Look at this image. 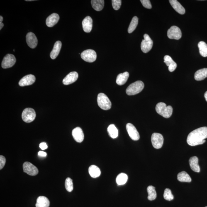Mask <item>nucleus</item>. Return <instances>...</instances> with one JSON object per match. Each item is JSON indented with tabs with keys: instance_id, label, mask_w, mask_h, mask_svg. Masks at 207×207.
Listing matches in <instances>:
<instances>
[{
	"instance_id": "nucleus-5",
	"label": "nucleus",
	"mask_w": 207,
	"mask_h": 207,
	"mask_svg": "<svg viewBox=\"0 0 207 207\" xmlns=\"http://www.w3.org/2000/svg\"><path fill=\"white\" fill-rule=\"evenodd\" d=\"M36 115V113L33 109L26 108L22 113V119L25 123H30L35 120Z\"/></svg>"
},
{
	"instance_id": "nucleus-37",
	"label": "nucleus",
	"mask_w": 207,
	"mask_h": 207,
	"mask_svg": "<svg viewBox=\"0 0 207 207\" xmlns=\"http://www.w3.org/2000/svg\"><path fill=\"white\" fill-rule=\"evenodd\" d=\"M140 2L144 8H148V9H151L152 8L151 4L150 1L149 0H141Z\"/></svg>"
},
{
	"instance_id": "nucleus-10",
	"label": "nucleus",
	"mask_w": 207,
	"mask_h": 207,
	"mask_svg": "<svg viewBox=\"0 0 207 207\" xmlns=\"http://www.w3.org/2000/svg\"><path fill=\"white\" fill-rule=\"evenodd\" d=\"M16 59L12 54H8L4 58L2 63V67L4 69L11 68L16 63Z\"/></svg>"
},
{
	"instance_id": "nucleus-18",
	"label": "nucleus",
	"mask_w": 207,
	"mask_h": 207,
	"mask_svg": "<svg viewBox=\"0 0 207 207\" xmlns=\"http://www.w3.org/2000/svg\"><path fill=\"white\" fill-rule=\"evenodd\" d=\"M59 19L60 17L59 15L57 13H53L47 18L46 23L47 26L51 28L58 23Z\"/></svg>"
},
{
	"instance_id": "nucleus-16",
	"label": "nucleus",
	"mask_w": 207,
	"mask_h": 207,
	"mask_svg": "<svg viewBox=\"0 0 207 207\" xmlns=\"http://www.w3.org/2000/svg\"><path fill=\"white\" fill-rule=\"evenodd\" d=\"M78 78V74L75 72H72L69 73L66 76L63 80V83L64 85H68L72 84L77 80Z\"/></svg>"
},
{
	"instance_id": "nucleus-36",
	"label": "nucleus",
	"mask_w": 207,
	"mask_h": 207,
	"mask_svg": "<svg viewBox=\"0 0 207 207\" xmlns=\"http://www.w3.org/2000/svg\"><path fill=\"white\" fill-rule=\"evenodd\" d=\"M112 3L114 9L117 11L119 9L121 6L122 1L121 0H113Z\"/></svg>"
},
{
	"instance_id": "nucleus-9",
	"label": "nucleus",
	"mask_w": 207,
	"mask_h": 207,
	"mask_svg": "<svg viewBox=\"0 0 207 207\" xmlns=\"http://www.w3.org/2000/svg\"><path fill=\"white\" fill-rule=\"evenodd\" d=\"M167 36L171 39L179 40L182 36V33L180 28L176 26H173L167 32Z\"/></svg>"
},
{
	"instance_id": "nucleus-28",
	"label": "nucleus",
	"mask_w": 207,
	"mask_h": 207,
	"mask_svg": "<svg viewBox=\"0 0 207 207\" xmlns=\"http://www.w3.org/2000/svg\"><path fill=\"white\" fill-rule=\"evenodd\" d=\"M177 179L178 180L182 182L190 183L191 181L190 176L184 171H181L178 174Z\"/></svg>"
},
{
	"instance_id": "nucleus-11",
	"label": "nucleus",
	"mask_w": 207,
	"mask_h": 207,
	"mask_svg": "<svg viewBox=\"0 0 207 207\" xmlns=\"http://www.w3.org/2000/svg\"><path fill=\"white\" fill-rule=\"evenodd\" d=\"M23 170L25 173L30 176H35L38 173L37 167L29 162H25L23 165Z\"/></svg>"
},
{
	"instance_id": "nucleus-7",
	"label": "nucleus",
	"mask_w": 207,
	"mask_h": 207,
	"mask_svg": "<svg viewBox=\"0 0 207 207\" xmlns=\"http://www.w3.org/2000/svg\"><path fill=\"white\" fill-rule=\"evenodd\" d=\"M81 57L85 62L92 63L95 61L97 58V54L95 51L91 49L84 51L81 53Z\"/></svg>"
},
{
	"instance_id": "nucleus-4",
	"label": "nucleus",
	"mask_w": 207,
	"mask_h": 207,
	"mask_svg": "<svg viewBox=\"0 0 207 207\" xmlns=\"http://www.w3.org/2000/svg\"><path fill=\"white\" fill-rule=\"evenodd\" d=\"M98 106L102 109L108 110L111 108V103L108 96L103 93L98 94L97 98Z\"/></svg>"
},
{
	"instance_id": "nucleus-24",
	"label": "nucleus",
	"mask_w": 207,
	"mask_h": 207,
	"mask_svg": "<svg viewBox=\"0 0 207 207\" xmlns=\"http://www.w3.org/2000/svg\"><path fill=\"white\" fill-rule=\"evenodd\" d=\"M129 76V74L128 72H125L123 73L119 74L117 77V84L119 85H123L128 81Z\"/></svg>"
},
{
	"instance_id": "nucleus-26",
	"label": "nucleus",
	"mask_w": 207,
	"mask_h": 207,
	"mask_svg": "<svg viewBox=\"0 0 207 207\" xmlns=\"http://www.w3.org/2000/svg\"><path fill=\"white\" fill-rule=\"evenodd\" d=\"M88 171H89L90 175L93 178L98 177L101 175V170L96 165H91L89 167Z\"/></svg>"
},
{
	"instance_id": "nucleus-14",
	"label": "nucleus",
	"mask_w": 207,
	"mask_h": 207,
	"mask_svg": "<svg viewBox=\"0 0 207 207\" xmlns=\"http://www.w3.org/2000/svg\"><path fill=\"white\" fill-rule=\"evenodd\" d=\"M26 42L29 47L35 48L38 44V40L35 35L32 32H29L26 35Z\"/></svg>"
},
{
	"instance_id": "nucleus-25",
	"label": "nucleus",
	"mask_w": 207,
	"mask_h": 207,
	"mask_svg": "<svg viewBox=\"0 0 207 207\" xmlns=\"http://www.w3.org/2000/svg\"><path fill=\"white\" fill-rule=\"evenodd\" d=\"M207 77V68L201 69L198 70L195 73L194 79L196 81L203 80Z\"/></svg>"
},
{
	"instance_id": "nucleus-38",
	"label": "nucleus",
	"mask_w": 207,
	"mask_h": 207,
	"mask_svg": "<svg viewBox=\"0 0 207 207\" xmlns=\"http://www.w3.org/2000/svg\"><path fill=\"white\" fill-rule=\"evenodd\" d=\"M6 159L3 155L0 156V169H2L6 164Z\"/></svg>"
},
{
	"instance_id": "nucleus-21",
	"label": "nucleus",
	"mask_w": 207,
	"mask_h": 207,
	"mask_svg": "<svg viewBox=\"0 0 207 207\" xmlns=\"http://www.w3.org/2000/svg\"><path fill=\"white\" fill-rule=\"evenodd\" d=\"M62 42L60 41H58L55 42L53 49L50 54L51 58L53 60L55 59L59 55L61 48H62Z\"/></svg>"
},
{
	"instance_id": "nucleus-30",
	"label": "nucleus",
	"mask_w": 207,
	"mask_h": 207,
	"mask_svg": "<svg viewBox=\"0 0 207 207\" xmlns=\"http://www.w3.org/2000/svg\"><path fill=\"white\" fill-rule=\"evenodd\" d=\"M109 134L113 139H116L118 136V130L114 125L111 124L108 128Z\"/></svg>"
},
{
	"instance_id": "nucleus-17",
	"label": "nucleus",
	"mask_w": 207,
	"mask_h": 207,
	"mask_svg": "<svg viewBox=\"0 0 207 207\" xmlns=\"http://www.w3.org/2000/svg\"><path fill=\"white\" fill-rule=\"evenodd\" d=\"M83 29L86 33H89L93 27V20L90 17L87 16L82 22Z\"/></svg>"
},
{
	"instance_id": "nucleus-43",
	"label": "nucleus",
	"mask_w": 207,
	"mask_h": 207,
	"mask_svg": "<svg viewBox=\"0 0 207 207\" xmlns=\"http://www.w3.org/2000/svg\"><path fill=\"white\" fill-rule=\"evenodd\" d=\"M3 20V17L1 16H0V22H1V23H2Z\"/></svg>"
},
{
	"instance_id": "nucleus-44",
	"label": "nucleus",
	"mask_w": 207,
	"mask_h": 207,
	"mask_svg": "<svg viewBox=\"0 0 207 207\" xmlns=\"http://www.w3.org/2000/svg\"><path fill=\"white\" fill-rule=\"evenodd\" d=\"M205 207H207V206Z\"/></svg>"
},
{
	"instance_id": "nucleus-15",
	"label": "nucleus",
	"mask_w": 207,
	"mask_h": 207,
	"mask_svg": "<svg viewBox=\"0 0 207 207\" xmlns=\"http://www.w3.org/2000/svg\"><path fill=\"white\" fill-rule=\"evenodd\" d=\"M72 134L74 140L78 143H81L84 140L83 132L82 129L79 127H77L74 129L73 130Z\"/></svg>"
},
{
	"instance_id": "nucleus-32",
	"label": "nucleus",
	"mask_w": 207,
	"mask_h": 207,
	"mask_svg": "<svg viewBox=\"0 0 207 207\" xmlns=\"http://www.w3.org/2000/svg\"><path fill=\"white\" fill-rule=\"evenodd\" d=\"M200 55L203 57H207V44L203 41H201L198 44Z\"/></svg>"
},
{
	"instance_id": "nucleus-40",
	"label": "nucleus",
	"mask_w": 207,
	"mask_h": 207,
	"mask_svg": "<svg viewBox=\"0 0 207 207\" xmlns=\"http://www.w3.org/2000/svg\"><path fill=\"white\" fill-rule=\"evenodd\" d=\"M38 155L40 157H46L47 155V154L46 153L43 152V151H40L38 153Z\"/></svg>"
},
{
	"instance_id": "nucleus-31",
	"label": "nucleus",
	"mask_w": 207,
	"mask_h": 207,
	"mask_svg": "<svg viewBox=\"0 0 207 207\" xmlns=\"http://www.w3.org/2000/svg\"><path fill=\"white\" fill-rule=\"evenodd\" d=\"M128 180V176L124 173H121L117 176L116 182L118 185L124 184Z\"/></svg>"
},
{
	"instance_id": "nucleus-29",
	"label": "nucleus",
	"mask_w": 207,
	"mask_h": 207,
	"mask_svg": "<svg viewBox=\"0 0 207 207\" xmlns=\"http://www.w3.org/2000/svg\"><path fill=\"white\" fill-rule=\"evenodd\" d=\"M147 191L148 193V199L150 201L155 200L157 198V193L155 191V188L152 186H149L147 187Z\"/></svg>"
},
{
	"instance_id": "nucleus-3",
	"label": "nucleus",
	"mask_w": 207,
	"mask_h": 207,
	"mask_svg": "<svg viewBox=\"0 0 207 207\" xmlns=\"http://www.w3.org/2000/svg\"><path fill=\"white\" fill-rule=\"evenodd\" d=\"M144 84L142 81H138L132 83L126 90L127 94L129 96L135 95L140 93L144 89Z\"/></svg>"
},
{
	"instance_id": "nucleus-39",
	"label": "nucleus",
	"mask_w": 207,
	"mask_h": 207,
	"mask_svg": "<svg viewBox=\"0 0 207 207\" xmlns=\"http://www.w3.org/2000/svg\"><path fill=\"white\" fill-rule=\"evenodd\" d=\"M40 147L42 150H45L48 148V145L45 142H42L40 144Z\"/></svg>"
},
{
	"instance_id": "nucleus-20",
	"label": "nucleus",
	"mask_w": 207,
	"mask_h": 207,
	"mask_svg": "<svg viewBox=\"0 0 207 207\" xmlns=\"http://www.w3.org/2000/svg\"><path fill=\"white\" fill-rule=\"evenodd\" d=\"M169 2L173 8L179 14L183 15L185 13L184 7L176 0H169Z\"/></svg>"
},
{
	"instance_id": "nucleus-35",
	"label": "nucleus",
	"mask_w": 207,
	"mask_h": 207,
	"mask_svg": "<svg viewBox=\"0 0 207 207\" xmlns=\"http://www.w3.org/2000/svg\"><path fill=\"white\" fill-rule=\"evenodd\" d=\"M164 199L169 201H171L174 199V195L172 194L171 190L169 188H166L164 190Z\"/></svg>"
},
{
	"instance_id": "nucleus-6",
	"label": "nucleus",
	"mask_w": 207,
	"mask_h": 207,
	"mask_svg": "<svg viewBox=\"0 0 207 207\" xmlns=\"http://www.w3.org/2000/svg\"><path fill=\"white\" fill-rule=\"evenodd\" d=\"M144 39L142 40L141 44V49L144 53H147L151 50L153 45V42L147 34H144Z\"/></svg>"
},
{
	"instance_id": "nucleus-22",
	"label": "nucleus",
	"mask_w": 207,
	"mask_h": 207,
	"mask_svg": "<svg viewBox=\"0 0 207 207\" xmlns=\"http://www.w3.org/2000/svg\"><path fill=\"white\" fill-rule=\"evenodd\" d=\"M189 164L192 170L194 172L199 173L200 169L198 164V159L196 156L191 157L189 159Z\"/></svg>"
},
{
	"instance_id": "nucleus-27",
	"label": "nucleus",
	"mask_w": 207,
	"mask_h": 207,
	"mask_svg": "<svg viewBox=\"0 0 207 207\" xmlns=\"http://www.w3.org/2000/svg\"><path fill=\"white\" fill-rule=\"evenodd\" d=\"M92 6L96 11H101L104 7V0H92Z\"/></svg>"
},
{
	"instance_id": "nucleus-41",
	"label": "nucleus",
	"mask_w": 207,
	"mask_h": 207,
	"mask_svg": "<svg viewBox=\"0 0 207 207\" xmlns=\"http://www.w3.org/2000/svg\"><path fill=\"white\" fill-rule=\"evenodd\" d=\"M4 27V24L2 23H0V30H1L2 28Z\"/></svg>"
},
{
	"instance_id": "nucleus-42",
	"label": "nucleus",
	"mask_w": 207,
	"mask_h": 207,
	"mask_svg": "<svg viewBox=\"0 0 207 207\" xmlns=\"http://www.w3.org/2000/svg\"><path fill=\"white\" fill-rule=\"evenodd\" d=\"M204 97L205 99H206V101L207 102V91L205 93Z\"/></svg>"
},
{
	"instance_id": "nucleus-12",
	"label": "nucleus",
	"mask_w": 207,
	"mask_h": 207,
	"mask_svg": "<svg viewBox=\"0 0 207 207\" xmlns=\"http://www.w3.org/2000/svg\"><path fill=\"white\" fill-rule=\"evenodd\" d=\"M126 129L130 137L132 140H138L140 139V135L136 128L131 123H128L126 125Z\"/></svg>"
},
{
	"instance_id": "nucleus-33",
	"label": "nucleus",
	"mask_w": 207,
	"mask_h": 207,
	"mask_svg": "<svg viewBox=\"0 0 207 207\" xmlns=\"http://www.w3.org/2000/svg\"><path fill=\"white\" fill-rule=\"evenodd\" d=\"M138 24V18L136 16L133 17L128 29L129 33H131L136 28Z\"/></svg>"
},
{
	"instance_id": "nucleus-2",
	"label": "nucleus",
	"mask_w": 207,
	"mask_h": 207,
	"mask_svg": "<svg viewBox=\"0 0 207 207\" xmlns=\"http://www.w3.org/2000/svg\"><path fill=\"white\" fill-rule=\"evenodd\" d=\"M156 111L158 114L165 118H170L173 113V108L170 106H167L164 103H159L156 105Z\"/></svg>"
},
{
	"instance_id": "nucleus-1",
	"label": "nucleus",
	"mask_w": 207,
	"mask_h": 207,
	"mask_svg": "<svg viewBox=\"0 0 207 207\" xmlns=\"http://www.w3.org/2000/svg\"><path fill=\"white\" fill-rule=\"evenodd\" d=\"M207 138V127H202L193 130L189 134L187 139L188 145L191 146L201 145L206 142Z\"/></svg>"
},
{
	"instance_id": "nucleus-13",
	"label": "nucleus",
	"mask_w": 207,
	"mask_h": 207,
	"mask_svg": "<svg viewBox=\"0 0 207 207\" xmlns=\"http://www.w3.org/2000/svg\"><path fill=\"white\" fill-rule=\"evenodd\" d=\"M35 80L36 78L32 74H28L22 78L18 84L20 86L31 85L35 83Z\"/></svg>"
},
{
	"instance_id": "nucleus-34",
	"label": "nucleus",
	"mask_w": 207,
	"mask_h": 207,
	"mask_svg": "<svg viewBox=\"0 0 207 207\" xmlns=\"http://www.w3.org/2000/svg\"><path fill=\"white\" fill-rule=\"evenodd\" d=\"M65 186L66 190L69 192H71L73 190V180L70 178H67L66 179Z\"/></svg>"
},
{
	"instance_id": "nucleus-8",
	"label": "nucleus",
	"mask_w": 207,
	"mask_h": 207,
	"mask_svg": "<svg viewBox=\"0 0 207 207\" xmlns=\"http://www.w3.org/2000/svg\"><path fill=\"white\" fill-rule=\"evenodd\" d=\"M163 136L160 134L154 133L151 137V142L153 146L155 149H160L164 144Z\"/></svg>"
},
{
	"instance_id": "nucleus-19",
	"label": "nucleus",
	"mask_w": 207,
	"mask_h": 207,
	"mask_svg": "<svg viewBox=\"0 0 207 207\" xmlns=\"http://www.w3.org/2000/svg\"><path fill=\"white\" fill-rule=\"evenodd\" d=\"M164 62L168 67L170 72H173L177 67V64L169 55H165L164 57Z\"/></svg>"
},
{
	"instance_id": "nucleus-23",
	"label": "nucleus",
	"mask_w": 207,
	"mask_h": 207,
	"mask_svg": "<svg viewBox=\"0 0 207 207\" xmlns=\"http://www.w3.org/2000/svg\"><path fill=\"white\" fill-rule=\"evenodd\" d=\"M50 201L47 197L44 196H40L37 198L36 207H49Z\"/></svg>"
}]
</instances>
